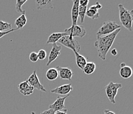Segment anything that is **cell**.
<instances>
[{
    "instance_id": "15",
    "label": "cell",
    "mask_w": 133,
    "mask_h": 114,
    "mask_svg": "<svg viewBox=\"0 0 133 114\" xmlns=\"http://www.w3.org/2000/svg\"><path fill=\"white\" fill-rule=\"evenodd\" d=\"M79 0H74L73 1V6H72V13H71L72 21V26L76 25H77V22H78V11H79Z\"/></svg>"
},
{
    "instance_id": "18",
    "label": "cell",
    "mask_w": 133,
    "mask_h": 114,
    "mask_svg": "<svg viewBox=\"0 0 133 114\" xmlns=\"http://www.w3.org/2000/svg\"><path fill=\"white\" fill-rule=\"evenodd\" d=\"M119 74L123 79H128L131 77L132 75V69L129 66L125 65L123 67L121 68Z\"/></svg>"
},
{
    "instance_id": "9",
    "label": "cell",
    "mask_w": 133,
    "mask_h": 114,
    "mask_svg": "<svg viewBox=\"0 0 133 114\" xmlns=\"http://www.w3.org/2000/svg\"><path fill=\"white\" fill-rule=\"evenodd\" d=\"M101 8H102V5L99 2H96L95 5H91V7H89V9H87L85 15L91 19H98L99 17V13L98 11Z\"/></svg>"
},
{
    "instance_id": "6",
    "label": "cell",
    "mask_w": 133,
    "mask_h": 114,
    "mask_svg": "<svg viewBox=\"0 0 133 114\" xmlns=\"http://www.w3.org/2000/svg\"><path fill=\"white\" fill-rule=\"evenodd\" d=\"M64 33L69 36L75 38V37H79L83 38L86 34V30L82 25H74L72 26L69 28H66L64 31Z\"/></svg>"
},
{
    "instance_id": "20",
    "label": "cell",
    "mask_w": 133,
    "mask_h": 114,
    "mask_svg": "<svg viewBox=\"0 0 133 114\" xmlns=\"http://www.w3.org/2000/svg\"><path fill=\"white\" fill-rule=\"evenodd\" d=\"M96 69V65L94 62H87L83 69H82L83 72L85 75H91L95 72Z\"/></svg>"
},
{
    "instance_id": "28",
    "label": "cell",
    "mask_w": 133,
    "mask_h": 114,
    "mask_svg": "<svg viewBox=\"0 0 133 114\" xmlns=\"http://www.w3.org/2000/svg\"><path fill=\"white\" fill-rule=\"evenodd\" d=\"M54 113H55V112H54L52 110L49 109V110H45V111H43L41 114H54Z\"/></svg>"
},
{
    "instance_id": "25",
    "label": "cell",
    "mask_w": 133,
    "mask_h": 114,
    "mask_svg": "<svg viewBox=\"0 0 133 114\" xmlns=\"http://www.w3.org/2000/svg\"><path fill=\"white\" fill-rule=\"evenodd\" d=\"M37 56H38V59L39 60L42 61V60L45 59L46 57V51L43 49L40 50L37 53Z\"/></svg>"
},
{
    "instance_id": "24",
    "label": "cell",
    "mask_w": 133,
    "mask_h": 114,
    "mask_svg": "<svg viewBox=\"0 0 133 114\" xmlns=\"http://www.w3.org/2000/svg\"><path fill=\"white\" fill-rule=\"evenodd\" d=\"M11 29V25L7 22H4L3 21H0V32L8 31V30Z\"/></svg>"
},
{
    "instance_id": "12",
    "label": "cell",
    "mask_w": 133,
    "mask_h": 114,
    "mask_svg": "<svg viewBox=\"0 0 133 114\" xmlns=\"http://www.w3.org/2000/svg\"><path fill=\"white\" fill-rule=\"evenodd\" d=\"M72 90H73V87L72 86V84H66V85H63L52 90L51 93L56 94L59 95L66 96L69 94L70 92H72Z\"/></svg>"
},
{
    "instance_id": "5",
    "label": "cell",
    "mask_w": 133,
    "mask_h": 114,
    "mask_svg": "<svg viewBox=\"0 0 133 114\" xmlns=\"http://www.w3.org/2000/svg\"><path fill=\"white\" fill-rule=\"evenodd\" d=\"M121 88H122V84L115 83L113 82H109L105 87L106 95L111 104H115L116 103L115 97L118 89Z\"/></svg>"
},
{
    "instance_id": "2",
    "label": "cell",
    "mask_w": 133,
    "mask_h": 114,
    "mask_svg": "<svg viewBox=\"0 0 133 114\" xmlns=\"http://www.w3.org/2000/svg\"><path fill=\"white\" fill-rule=\"evenodd\" d=\"M119 11V19L122 25L126 29L132 32V19H133V10H128L124 8L122 4H119L118 6Z\"/></svg>"
},
{
    "instance_id": "26",
    "label": "cell",
    "mask_w": 133,
    "mask_h": 114,
    "mask_svg": "<svg viewBox=\"0 0 133 114\" xmlns=\"http://www.w3.org/2000/svg\"><path fill=\"white\" fill-rule=\"evenodd\" d=\"M29 59L31 62H32V63H35V62H37L38 60L37 53L35 52V51L31 52L29 55Z\"/></svg>"
},
{
    "instance_id": "22",
    "label": "cell",
    "mask_w": 133,
    "mask_h": 114,
    "mask_svg": "<svg viewBox=\"0 0 133 114\" xmlns=\"http://www.w3.org/2000/svg\"><path fill=\"white\" fill-rule=\"evenodd\" d=\"M26 22H27V19H26L25 14V15H21L19 17H18L15 20V25L17 26V28L19 30L23 28L24 26H25V25L26 24Z\"/></svg>"
},
{
    "instance_id": "3",
    "label": "cell",
    "mask_w": 133,
    "mask_h": 114,
    "mask_svg": "<svg viewBox=\"0 0 133 114\" xmlns=\"http://www.w3.org/2000/svg\"><path fill=\"white\" fill-rule=\"evenodd\" d=\"M121 28V25L112 21H108L103 22L102 26L96 33L97 36H103L113 33L117 29Z\"/></svg>"
},
{
    "instance_id": "4",
    "label": "cell",
    "mask_w": 133,
    "mask_h": 114,
    "mask_svg": "<svg viewBox=\"0 0 133 114\" xmlns=\"http://www.w3.org/2000/svg\"><path fill=\"white\" fill-rule=\"evenodd\" d=\"M58 42L68 48L71 49L72 51H76L78 53L80 51V44L77 40L75 39V38H72L69 36H64L59 40Z\"/></svg>"
},
{
    "instance_id": "17",
    "label": "cell",
    "mask_w": 133,
    "mask_h": 114,
    "mask_svg": "<svg viewBox=\"0 0 133 114\" xmlns=\"http://www.w3.org/2000/svg\"><path fill=\"white\" fill-rule=\"evenodd\" d=\"M74 53L75 54V57H76V65L78 66L79 69H83L84 66L85 65V64L88 62V60H87V58H85L84 56H83L82 55L79 54V53L77 52L76 51H73Z\"/></svg>"
},
{
    "instance_id": "29",
    "label": "cell",
    "mask_w": 133,
    "mask_h": 114,
    "mask_svg": "<svg viewBox=\"0 0 133 114\" xmlns=\"http://www.w3.org/2000/svg\"><path fill=\"white\" fill-rule=\"evenodd\" d=\"M67 111L68 110L66 109H65V110H61V111H56L54 114H67Z\"/></svg>"
},
{
    "instance_id": "23",
    "label": "cell",
    "mask_w": 133,
    "mask_h": 114,
    "mask_svg": "<svg viewBox=\"0 0 133 114\" xmlns=\"http://www.w3.org/2000/svg\"><path fill=\"white\" fill-rule=\"evenodd\" d=\"M26 2V0H17L16 5H15V10L17 13H21V15H25L26 11L22 9V6L23 5L24 3Z\"/></svg>"
},
{
    "instance_id": "33",
    "label": "cell",
    "mask_w": 133,
    "mask_h": 114,
    "mask_svg": "<svg viewBox=\"0 0 133 114\" xmlns=\"http://www.w3.org/2000/svg\"><path fill=\"white\" fill-rule=\"evenodd\" d=\"M31 114H35V113L33 112V111H32V112H31Z\"/></svg>"
},
{
    "instance_id": "14",
    "label": "cell",
    "mask_w": 133,
    "mask_h": 114,
    "mask_svg": "<svg viewBox=\"0 0 133 114\" xmlns=\"http://www.w3.org/2000/svg\"><path fill=\"white\" fill-rule=\"evenodd\" d=\"M89 0H80L79 2V11H78V17L80 18L81 22H84L85 13H86L88 5Z\"/></svg>"
},
{
    "instance_id": "31",
    "label": "cell",
    "mask_w": 133,
    "mask_h": 114,
    "mask_svg": "<svg viewBox=\"0 0 133 114\" xmlns=\"http://www.w3.org/2000/svg\"><path fill=\"white\" fill-rule=\"evenodd\" d=\"M104 114H115V113L112 111H110L109 110H105L104 111Z\"/></svg>"
},
{
    "instance_id": "32",
    "label": "cell",
    "mask_w": 133,
    "mask_h": 114,
    "mask_svg": "<svg viewBox=\"0 0 133 114\" xmlns=\"http://www.w3.org/2000/svg\"><path fill=\"white\" fill-rule=\"evenodd\" d=\"M126 65V64L124 63H121V65H120V67L121 68V67H124V66H125Z\"/></svg>"
},
{
    "instance_id": "8",
    "label": "cell",
    "mask_w": 133,
    "mask_h": 114,
    "mask_svg": "<svg viewBox=\"0 0 133 114\" xmlns=\"http://www.w3.org/2000/svg\"><path fill=\"white\" fill-rule=\"evenodd\" d=\"M70 95H66L64 97H58L57 99L56 100L53 104H50L49 105V109L52 110L54 112L57 111H61V110H64L66 106L64 105L65 100L66 98L69 96Z\"/></svg>"
},
{
    "instance_id": "1",
    "label": "cell",
    "mask_w": 133,
    "mask_h": 114,
    "mask_svg": "<svg viewBox=\"0 0 133 114\" xmlns=\"http://www.w3.org/2000/svg\"><path fill=\"white\" fill-rule=\"evenodd\" d=\"M121 31V28L108 35L103 36H97V40L94 43V46L96 48L98 52V56L101 59L105 60L107 53L113 44L117 34Z\"/></svg>"
},
{
    "instance_id": "16",
    "label": "cell",
    "mask_w": 133,
    "mask_h": 114,
    "mask_svg": "<svg viewBox=\"0 0 133 114\" xmlns=\"http://www.w3.org/2000/svg\"><path fill=\"white\" fill-rule=\"evenodd\" d=\"M64 36H67L64 32H54V33H52L51 35H50V36L48 37L46 41V44H56V42L59 41V40L61 39Z\"/></svg>"
},
{
    "instance_id": "13",
    "label": "cell",
    "mask_w": 133,
    "mask_h": 114,
    "mask_svg": "<svg viewBox=\"0 0 133 114\" xmlns=\"http://www.w3.org/2000/svg\"><path fill=\"white\" fill-rule=\"evenodd\" d=\"M18 88L20 93L24 96H29L34 92V88L29 84L27 80L21 82L18 86Z\"/></svg>"
},
{
    "instance_id": "30",
    "label": "cell",
    "mask_w": 133,
    "mask_h": 114,
    "mask_svg": "<svg viewBox=\"0 0 133 114\" xmlns=\"http://www.w3.org/2000/svg\"><path fill=\"white\" fill-rule=\"evenodd\" d=\"M111 54L112 56H116L117 55V54H118V51H117V50L115 48H113L112 49V50L111 51Z\"/></svg>"
},
{
    "instance_id": "19",
    "label": "cell",
    "mask_w": 133,
    "mask_h": 114,
    "mask_svg": "<svg viewBox=\"0 0 133 114\" xmlns=\"http://www.w3.org/2000/svg\"><path fill=\"white\" fill-rule=\"evenodd\" d=\"M37 8L38 9H44L47 8H53L52 2L50 0H37L36 1Z\"/></svg>"
},
{
    "instance_id": "7",
    "label": "cell",
    "mask_w": 133,
    "mask_h": 114,
    "mask_svg": "<svg viewBox=\"0 0 133 114\" xmlns=\"http://www.w3.org/2000/svg\"><path fill=\"white\" fill-rule=\"evenodd\" d=\"M29 82L30 85H31L32 87H33L34 88H37V90L40 91H42V92H46V90L45 89L43 85L41 83L39 79H38V76H37V71L35 70L30 75V77H29V79L26 80Z\"/></svg>"
},
{
    "instance_id": "27",
    "label": "cell",
    "mask_w": 133,
    "mask_h": 114,
    "mask_svg": "<svg viewBox=\"0 0 133 114\" xmlns=\"http://www.w3.org/2000/svg\"><path fill=\"white\" fill-rule=\"evenodd\" d=\"M17 30H18L17 28H11V29L9 30V31H5V32H0V38H2V37H3L4 36H5L6 34H9V33H10V32H13V31H17Z\"/></svg>"
},
{
    "instance_id": "10",
    "label": "cell",
    "mask_w": 133,
    "mask_h": 114,
    "mask_svg": "<svg viewBox=\"0 0 133 114\" xmlns=\"http://www.w3.org/2000/svg\"><path fill=\"white\" fill-rule=\"evenodd\" d=\"M62 50V46L60 45H58L56 44H52V48L50 51V55L48 57V61L46 63V66L50 65L54 61H55L60 55V51Z\"/></svg>"
},
{
    "instance_id": "11",
    "label": "cell",
    "mask_w": 133,
    "mask_h": 114,
    "mask_svg": "<svg viewBox=\"0 0 133 114\" xmlns=\"http://www.w3.org/2000/svg\"><path fill=\"white\" fill-rule=\"evenodd\" d=\"M56 69L58 72V76H60V79L62 80H72L74 73L71 69L68 67H62L60 66H57Z\"/></svg>"
},
{
    "instance_id": "21",
    "label": "cell",
    "mask_w": 133,
    "mask_h": 114,
    "mask_svg": "<svg viewBox=\"0 0 133 114\" xmlns=\"http://www.w3.org/2000/svg\"><path fill=\"white\" fill-rule=\"evenodd\" d=\"M46 77L48 80H54L58 77V72L56 68H50L46 73Z\"/></svg>"
}]
</instances>
